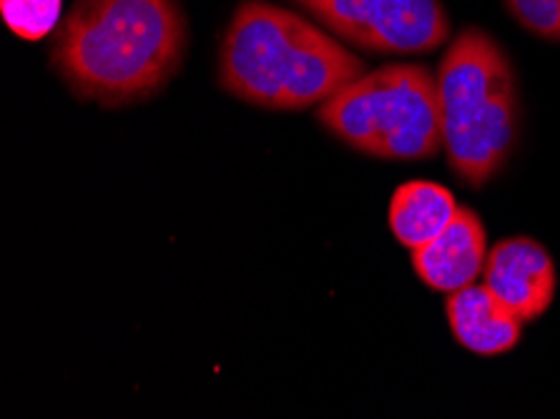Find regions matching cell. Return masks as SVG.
Listing matches in <instances>:
<instances>
[{
    "instance_id": "cell-1",
    "label": "cell",
    "mask_w": 560,
    "mask_h": 419,
    "mask_svg": "<svg viewBox=\"0 0 560 419\" xmlns=\"http://www.w3.org/2000/svg\"><path fill=\"white\" fill-rule=\"evenodd\" d=\"M186 46L179 0H79L58 23L50 66L75 98L118 108L164 91Z\"/></svg>"
},
{
    "instance_id": "cell-2",
    "label": "cell",
    "mask_w": 560,
    "mask_h": 419,
    "mask_svg": "<svg viewBox=\"0 0 560 419\" xmlns=\"http://www.w3.org/2000/svg\"><path fill=\"white\" fill-rule=\"evenodd\" d=\"M364 73L337 36L267 0H244L219 48V85L269 110L319 106Z\"/></svg>"
},
{
    "instance_id": "cell-3",
    "label": "cell",
    "mask_w": 560,
    "mask_h": 419,
    "mask_svg": "<svg viewBox=\"0 0 560 419\" xmlns=\"http://www.w3.org/2000/svg\"><path fill=\"white\" fill-rule=\"evenodd\" d=\"M443 149L468 186H486L505 168L521 136V96L511 58L480 28H465L438 68Z\"/></svg>"
},
{
    "instance_id": "cell-4",
    "label": "cell",
    "mask_w": 560,
    "mask_h": 419,
    "mask_svg": "<svg viewBox=\"0 0 560 419\" xmlns=\"http://www.w3.org/2000/svg\"><path fill=\"white\" fill-rule=\"evenodd\" d=\"M319 124L372 159L425 161L443 151L438 75L425 66H385L317 106Z\"/></svg>"
},
{
    "instance_id": "cell-5",
    "label": "cell",
    "mask_w": 560,
    "mask_h": 419,
    "mask_svg": "<svg viewBox=\"0 0 560 419\" xmlns=\"http://www.w3.org/2000/svg\"><path fill=\"white\" fill-rule=\"evenodd\" d=\"M350 46L377 56L430 54L450 36L440 0H294Z\"/></svg>"
},
{
    "instance_id": "cell-6",
    "label": "cell",
    "mask_w": 560,
    "mask_h": 419,
    "mask_svg": "<svg viewBox=\"0 0 560 419\" xmlns=\"http://www.w3.org/2000/svg\"><path fill=\"white\" fill-rule=\"evenodd\" d=\"M482 284L521 322H536L550 310L558 289L548 249L528 236H511L488 252Z\"/></svg>"
},
{
    "instance_id": "cell-7",
    "label": "cell",
    "mask_w": 560,
    "mask_h": 419,
    "mask_svg": "<svg viewBox=\"0 0 560 419\" xmlns=\"http://www.w3.org/2000/svg\"><path fill=\"white\" fill-rule=\"evenodd\" d=\"M488 259V231L482 219L460 207L455 219L428 244L412 249V269L430 289L453 294L478 281Z\"/></svg>"
},
{
    "instance_id": "cell-8",
    "label": "cell",
    "mask_w": 560,
    "mask_h": 419,
    "mask_svg": "<svg viewBox=\"0 0 560 419\" xmlns=\"http://www.w3.org/2000/svg\"><path fill=\"white\" fill-rule=\"evenodd\" d=\"M447 324L460 347L478 357H500L521 345L523 324L486 284L447 294Z\"/></svg>"
},
{
    "instance_id": "cell-9",
    "label": "cell",
    "mask_w": 560,
    "mask_h": 419,
    "mask_svg": "<svg viewBox=\"0 0 560 419\" xmlns=\"http://www.w3.org/2000/svg\"><path fill=\"white\" fill-rule=\"evenodd\" d=\"M450 189L435 182H407L397 186L389 201V229L407 249H418L435 238L457 213Z\"/></svg>"
},
{
    "instance_id": "cell-10",
    "label": "cell",
    "mask_w": 560,
    "mask_h": 419,
    "mask_svg": "<svg viewBox=\"0 0 560 419\" xmlns=\"http://www.w3.org/2000/svg\"><path fill=\"white\" fill-rule=\"evenodd\" d=\"M63 0H0V15L23 40H40L58 28Z\"/></svg>"
},
{
    "instance_id": "cell-11",
    "label": "cell",
    "mask_w": 560,
    "mask_h": 419,
    "mask_svg": "<svg viewBox=\"0 0 560 419\" xmlns=\"http://www.w3.org/2000/svg\"><path fill=\"white\" fill-rule=\"evenodd\" d=\"M513 19L546 40H560V0H505Z\"/></svg>"
}]
</instances>
